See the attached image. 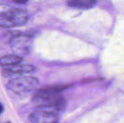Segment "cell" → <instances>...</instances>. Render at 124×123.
I'll return each instance as SVG.
<instances>
[{
    "label": "cell",
    "mask_w": 124,
    "mask_h": 123,
    "mask_svg": "<svg viewBox=\"0 0 124 123\" xmlns=\"http://www.w3.org/2000/svg\"><path fill=\"white\" fill-rule=\"evenodd\" d=\"M16 4H25L27 3L29 0H12Z\"/></svg>",
    "instance_id": "obj_9"
},
{
    "label": "cell",
    "mask_w": 124,
    "mask_h": 123,
    "mask_svg": "<svg viewBox=\"0 0 124 123\" xmlns=\"http://www.w3.org/2000/svg\"><path fill=\"white\" fill-rule=\"evenodd\" d=\"M68 88V86H52L39 89L33 96V101L39 105H51L57 107L61 111L65 107V99L62 92Z\"/></svg>",
    "instance_id": "obj_1"
},
{
    "label": "cell",
    "mask_w": 124,
    "mask_h": 123,
    "mask_svg": "<svg viewBox=\"0 0 124 123\" xmlns=\"http://www.w3.org/2000/svg\"><path fill=\"white\" fill-rule=\"evenodd\" d=\"M36 67L31 65L17 64L13 66L7 67L2 70V73L5 76H22L34 72Z\"/></svg>",
    "instance_id": "obj_6"
},
{
    "label": "cell",
    "mask_w": 124,
    "mask_h": 123,
    "mask_svg": "<svg viewBox=\"0 0 124 123\" xmlns=\"http://www.w3.org/2000/svg\"><path fill=\"white\" fill-rule=\"evenodd\" d=\"M61 110L51 105H39L29 116L31 123H57Z\"/></svg>",
    "instance_id": "obj_3"
},
{
    "label": "cell",
    "mask_w": 124,
    "mask_h": 123,
    "mask_svg": "<svg viewBox=\"0 0 124 123\" xmlns=\"http://www.w3.org/2000/svg\"><path fill=\"white\" fill-rule=\"evenodd\" d=\"M28 20V13L20 9H12L0 14V28H9L25 25Z\"/></svg>",
    "instance_id": "obj_4"
},
{
    "label": "cell",
    "mask_w": 124,
    "mask_h": 123,
    "mask_svg": "<svg viewBox=\"0 0 124 123\" xmlns=\"http://www.w3.org/2000/svg\"><path fill=\"white\" fill-rule=\"evenodd\" d=\"M39 80L32 76H19L9 80L7 88L11 93L20 96H27L32 93L39 86Z\"/></svg>",
    "instance_id": "obj_2"
},
{
    "label": "cell",
    "mask_w": 124,
    "mask_h": 123,
    "mask_svg": "<svg viewBox=\"0 0 124 123\" xmlns=\"http://www.w3.org/2000/svg\"><path fill=\"white\" fill-rule=\"evenodd\" d=\"M23 60L21 56L18 54H9L0 57V65L4 67H10L20 64Z\"/></svg>",
    "instance_id": "obj_7"
},
{
    "label": "cell",
    "mask_w": 124,
    "mask_h": 123,
    "mask_svg": "<svg viewBox=\"0 0 124 123\" xmlns=\"http://www.w3.org/2000/svg\"><path fill=\"white\" fill-rule=\"evenodd\" d=\"M4 105L0 102V115L4 112Z\"/></svg>",
    "instance_id": "obj_10"
},
{
    "label": "cell",
    "mask_w": 124,
    "mask_h": 123,
    "mask_svg": "<svg viewBox=\"0 0 124 123\" xmlns=\"http://www.w3.org/2000/svg\"><path fill=\"white\" fill-rule=\"evenodd\" d=\"M9 42L12 48L18 52H28L31 44V37L28 34H10Z\"/></svg>",
    "instance_id": "obj_5"
},
{
    "label": "cell",
    "mask_w": 124,
    "mask_h": 123,
    "mask_svg": "<svg viewBox=\"0 0 124 123\" xmlns=\"http://www.w3.org/2000/svg\"><path fill=\"white\" fill-rule=\"evenodd\" d=\"M4 123H12L11 122H9V121H7V122H5Z\"/></svg>",
    "instance_id": "obj_11"
},
{
    "label": "cell",
    "mask_w": 124,
    "mask_h": 123,
    "mask_svg": "<svg viewBox=\"0 0 124 123\" xmlns=\"http://www.w3.org/2000/svg\"><path fill=\"white\" fill-rule=\"evenodd\" d=\"M97 3V0H68V4L76 9H89L94 7Z\"/></svg>",
    "instance_id": "obj_8"
}]
</instances>
